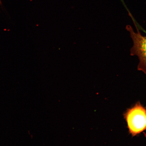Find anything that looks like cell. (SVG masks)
I'll return each mask as SVG.
<instances>
[{
	"instance_id": "2",
	"label": "cell",
	"mask_w": 146,
	"mask_h": 146,
	"mask_svg": "<svg viewBox=\"0 0 146 146\" xmlns=\"http://www.w3.org/2000/svg\"><path fill=\"white\" fill-rule=\"evenodd\" d=\"M127 29L130 34L133 45L130 50L131 56H136L139 60L137 68L146 75V36H142L139 31L135 33L130 26Z\"/></svg>"
},
{
	"instance_id": "1",
	"label": "cell",
	"mask_w": 146,
	"mask_h": 146,
	"mask_svg": "<svg viewBox=\"0 0 146 146\" xmlns=\"http://www.w3.org/2000/svg\"><path fill=\"white\" fill-rule=\"evenodd\" d=\"M125 116L129 132L133 136H136L146 129V110L140 103H137L129 109Z\"/></svg>"
},
{
	"instance_id": "3",
	"label": "cell",
	"mask_w": 146,
	"mask_h": 146,
	"mask_svg": "<svg viewBox=\"0 0 146 146\" xmlns=\"http://www.w3.org/2000/svg\"><path fill=\"white\" fill-rule=\"evenodd\" d=\"M1 0H0V4H1Z\"/></svg>"
}]
</instances>
